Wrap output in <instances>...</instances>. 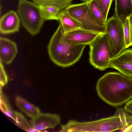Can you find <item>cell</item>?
Instances as JSON below:
<instances>
[{"instance_id": "11", "label": "cell", "mask_w": 132, "mask_h": 132, "mask_svg": "<svg viewBox=\"0 0 132 132\" xmlns=\"http://www.w3.org/2000/svg\"><path fill=\"white\" fill-rule=\"evenodd\" d=\"M20 24V18L18 14L14 11H10L1 18L0 32L5 34L18 31Z\"/></svg>"}, {"instance_id": "6", "label": "cell", "mask_w": 132, "mask_h": 132, "mask_svg": "<svg viewBox=\"0 0 132 132\" xmlns=\"http://www.w3.org/2000/svg\"><path fill=\"white\" fill-rule=\"evenodd\" d=\"M65 9L82 25V29L99 33H105L106 24L97 20L92 15L88 2L71 4Z\"/></svg>"}, {"instance_id": "14", "label": "cell", "mask_w": 132, "mask_h": 132, "mask_svg": "<svg viewBox=\"0 0 132 132\" xmlns=\"http://www.w3.org/2000/svg\"><path fill=\"white\" fill-rule=\"evenodd\" d=\"M58 20L61 24L64 34L82 28V24L71 16L65 9L60 11Z\"/></svg>"}, {"instance_id": "22", "label": "cell", "mask_w": 132, "mask_h": 132, "mask_svg": "<svg viewBox=\"0 0 132 132\" xmlns=\"http://www.w3.org/2000/svg\"><path fill=\"white\" fill-rule=\"evenodd\" d=\"M123 34L126 48L131 46L130 44V35L128 18L123 25Z\"/></svg>"}, {"instance_id": "7", "label": "cell", "mask_w": 132, "mask_h": 132, "mask_svg": "<svg viewBox=\"0 0 132 132\" xmlns=\"http://www.w3.org/2000/svg\"><path fill=\"white\" fill-rule=\"evenodd\" d=\"M105 33L114 57L126 48L123 25L114 15L107 20Z\"/></svg>"}, {"instance_id": "16", "label": "cell", "mask_w": 132, "mask_h": 132, "mask_svg": "<svg viewBox=\"0 0 132 132\" xmlns=\"http://www.w3.org/2000/svg\"><path fill=\"white\" fill-rule=\"evenodd\" d=\"M73 0H33L38 6H53L57 7L60 11L71 5Z\"/></svg>"}, {"instance_id": "8", "label": "cell", "mask_w": 132, "mask_h": 132, "mask_svg": "<svg viewBox=\"0 0 132 132\" xmlns=\"http://www.w3.org/2000/svg\"><path fill=\"white\" fill-rule=\"evenodd\" d=\"M109 68L116 69L126 76L132 77V49L125 50L113 58Z\"/></svg>"}, {"instance_id": "4", "label": "cell", "mask_w": 132, "mask_h": 132, "mask_svg": "<svg viewBox=\"0 0 132 132\" xmlns=\"http://www.w3.org/2000/svg\"><path fill=\"white\" fill-rule=\"evenodd\" d=\"M89 45V61L91 65L101 71L109 68L111 61L114 57L105 34H99Z\"/></svg>"}, {"instance_id": "2", "label": "cell", "mask_w": 132, "mask_h": 132, "mask_svg": "<svg viewBox=\"0 0 132 132\" xmlns=\"http://www.w3.org/2000/svg\"><path fill=\"white\" fill-rule=\"evenodd\" d=\"M63 34L60 23L50 40L48 50L50 58L54 63L65 68L72 65L79 60L87 45L70 44L63 39Z\"/></svg>"}, {"instance_id": "10", "label": "cell", "mask_w": 132, "mask_h": 132, "mask_svg": "<svg viewBox=\"0 0 132 132\" xmlns=\"http://www.w3.org/2000/svg\"><path fill=\"white\" fill-rule=\"evenodd\" d=\"M60 116L56 114L41 113L31 119L29 122L37 131L48 129H53L60 123Z\"/></svg>"}, {"instance_id": "9", "label": "cell", "mask_w": 132, "mask_h": 132, "mask_svg": "<svg viewBox=\"0 0 132 132\" xmlns=\"http://www.w3.org/2000/svg\"><path fill=\"white\" fill-rule=\"evenodd\" d=\"M100 34L82 29L63 34V38L68 43L73 45H89Z\"/></svg>"}, {"instance_id": "13", "label": "cell", "mask_w": 132, "mask_h": 132, "mask_svg": "<svg viewBox=\"0 0 132 132\" xmlns=\"http://www.w3.org/2000/svg\"><path fill=\"white\" fill-rule=\"evenodd\" d=\"M115 16L123 25L132 14V0H115Z\"/></svg>"}, {"instance_id": "1", "label": "cell", "mask_w": 132, "mask_h": 132, "mask_svg": "<svg viewBox=\"0 0 132 132\" xmlns=\"http://www.w3.org/2000/svg\"><path fill=\"white\" fill-rule=\"evenodd\" d=\"M96 89L99 96L107 103L120 106L132 99V78L120 73L108 72L98 79Z\"/></svg>"}, {"instance_id": "3", "label": "cell", "mask_w": 132, "mask_h": 132, "mask_svg": "<svg viewBox=\"0 0 132 132\" xmlns=\"http://www.w3.org/2000/svg\"><path fill=\"white\" fill-rule=\"evenodd\" d=\"M121 126L118 117L115 115L87 122L70 120L61 126L60 132H112L119 130Z\"/></svg>"}, {"instance_id": "12", "label": "cell", "mask_w": 132, "mask_h": 132, "mask_svg": "<svg viewBox=\"0 0 132 132\" xmlns=\"http://www.w3.org/2000/svg\"><path fill=\"white\" fill-rule=\"evenodd\" d=\"M18 52L16 44L7 38H0V62L6 64H10L15 57Z\"/></svg>"}, {"instance_id": "24", "label": "cell", "mask_w": 132, "mask_h": 132, "mask_svg": "<svg viewBox=\"0 0 132 132\" xmlns=\"http://www.w3.org/2000/svg\"><path fill=\"white\" fill-rule=\"evenodd\" d=\"M124 108L128 113L132 114V99L126 103Z\"/></svg>"}, {"instance_id": "21", "label": "cell", "mask_w": 132, "mask_h": 132, "mask_svg": "<svg viewBox=\"0 0 132 132\" xmlns=\"http://www.w3.org/2000/svg\"><path fill=\"white\" fill-rule=\"evenodd\" d=\"M98 5L105 21L106 22L108 13L113 0H95Z\"/></svg>"}, {"instance_id": "23", "label": "cell", "mask_w": 132, "mask_h": 132, "mask_svg": "<svg viewBox=\"0 0 132 132\" xmlns=\"http://www.w3.org/2000/svg\"><path fill=\"white\" fill-rule=\"evenodd\" d=\"M0 66V91H1L2 88L7 83L8 78L2 63L1 62Z\"/></svg>"}, {"instance_id": "19", "label": "cell", "mask_w": 132, "mask_h": 132, "mask_svg": "<svg viewBox=\"0 0 132 132\" xmlns=\"http://www.w3.org/2000/svg\"><path fill=\"white\" fill-rule=\"evenodd\" d=\"M0 106L2 111L15 121V111L12 109L8 99L2 91H0Z\"/></svg>"}, {"instance_id": "26", "label": "cell", "mask_w": 132, "mask_h": 132, "mask_svg": "<svg viewBox=\"0 0 132 132\" xmlns=\"http://www.w3.org/2000/svg\"><path fill=\"white\" fill-rule=\"evenodd\" d=\"M122 132H132V124L122 131Z\"/></svg>"}, {"instance_id": "15", "label": "cell", "mask_w": 132, "mask_h": 132, "mask_svg": "<svg viewBox=\"0 0 132 132\" xmlns=\"http://www.w3.org/2000/svg\"><path fill=\"white\" fill-rule=\"evenodd\" d=\"M15 100L17 107L31 119L35 117L41 113L38 107L21 96H16Z\"/></svg>"}, {"instance_id": "20", "label": "cell", "mask_w": 132, "mask_h": 132, "mask_svg": "<svg viewBox=\"0 0 132 132\" xmlns=\"http://www.w3.org/2000/svg\"><path fill=\"white\" fill-rule=\"evenodd\" d=\"M89 10L92 15L97 20L106 24L100 8L95 0H91L88 2Z\"/></svg>"}, {"instance_id": "17", "label": "cell", "mask_w": 132, "mask_h": 132, "mask_svg": "<svg viewBox=\"0 0 132 132\" xmlns=\"http://www.w3.org/2000/svg\"><path fill=\"white\" fill-rule=\"evenodd\" d=\"M42 15L45 20H59L60 10L53 6H39Z\"/></svg>"}, {"instance_id": "5", "label": "cell", "mask_w": 132, "mask_h": 132, "mask_svg": "<svg viewBox=\"0 0 132 132\" xmlns=\"http://www.w3.org/2000/svg\"><path fill=\"white\" fill-rule=\"evenodd\" d=\"M18 1L17 12L22 25L31 35L37 34L45 21L39 6L27 0Z\"/></svg>"}, {"instance_id": "25", "label": "cell", "mask_w": 132, "mask_h": 132, "mask_svg": "<svg viewBox=\"0 0 132 132\" xmlns=\"http://www.w3.org/2000/svg\"><path fill=\"white\" fill-rule=\"evenodd\" d=\"M130 35V44L132 45V14L128 18Z\"/></svg>"}, {"instance_id": "27", "label": "cell", "mask_w": 132, "mask_h": 132, "mask_svg": "<svg viewBox=\"0 0 132 132\" xmlns=\"http://www.w3.org/2000/svg\"><path fill=\"white\" fill-rule=\"evenodd\" d=\"M81 1H83L84 2H87L91 0H80Z\"/></svg>"}, {"instance_id": "18", "label": "cell", "mask_w": 132, "mask_h": 132, "mask_svg": "<svg viewBox=\"0 0 132 132\" xmlns=\"http://www.w3.org/2000/svg\"><path fill=\"white\" fill-rule=\"evenodd\" d=\"M15 124L22 130L28 132H37L21 113L15 111Z\"/></svg>"}]
</instances>
